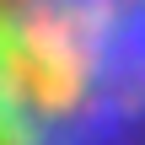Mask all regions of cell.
I'll return each instance as SVG.
<instances>
[{
  "label": "cell",
  "instance_id": "cell-1",
  "mask_svg": "<svg viewBox=\"0 0 145 145\" xmlns=\"http://www.w3.org/2000/svg\"><path fill=\"white\" fill-rule=\"evenodd\" d=\"M0 145H145V0H0Z\"/></svg>",
  "mask_w": 145,
  "mask_h": 145
}]
</instances>
